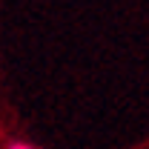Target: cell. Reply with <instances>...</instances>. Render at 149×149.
Segmentation results:
<instances>
[{
    "label": "cell",
    "mask_w": 149,
    "mask_h": 149,
    "mask_svg": "<svg viewBox=\"0 0 149 149\" xmlns=\"http://www.w3.org/2000/svg\"><path fill=\"white\" fill-rule=\"evenodd\" d=\"M6 149H37V146L26 143V141H9V143H6Z\"/></svg>",
    "instance_id": "1"
}]
</instances>
